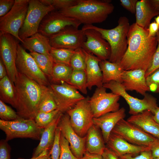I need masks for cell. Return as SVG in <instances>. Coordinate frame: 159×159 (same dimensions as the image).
Wrapping results in <instances>:
<instances>
[{"label":"cell","instance_id":"cell-33","mask_svg":"<svg viewBox=\"0 0 159 159\" xmlns=\"http://www.w3.org/2000/svg\"><path fill=\"white\" fill-rule=\"evenodd\" d=\"M69 85L74 87L82 93L87 94V88L85 72L81 70H73Z\"/></svg>","mask_w":159,"mask_h":159},{"label":"cell","instance_id":"cell-37","mask_svg":"<svg viewBox=\"0 0 159 159\" xmlns=\"http://www.w3.org/2000/svg\"><path fill=\"white\" fill-rule=\"evenodd\" d=\"M0 117L1 120L11 121L19 117L16 112L0 100Z\"/></svg>","mask_w":159,"mask_h":159},{"label":"cell","instance_id":"cell-56","mask_svg":"<svg viewBox=\"0 0 159 159\" xmlns=\"http://www.w3.org/2000/svg\"><path fill=\"white\" fill-rule=\"evenodd\" d=\"M153 159H159V158H153Z\"/></svg>","mask_w":159,"mask_h":159},{"label":"cell","instance_id":"cell-13","mask_svg":"<svg viewBox=\"0 0 159 159\" xmlns=\"http://www.w3.org/2000/svg\"><path fill=\"white\" fill-rule=\"evenodd\" d=\"M16 39L9 33L0 32V58L6 68L8 77L14 84L18 72L16 64L19 44Z\"/></svg>","mask_w":159,"mask_h":159},{"label":"cell","instance_id":"cell-7","mask_svg":"<svg viewBox=\"0 0 159 159\" xmlns=\"http://www.w3.org/2000/svg\"><path fill=\"white\" fill-rule=\"evenodd\" d=\"M112 132L132 144L147 146L151 149L159 143V139L145 132L124 119L118 122Z\"/></svg>","mask_w":159,"mask_h":159},{"label":"cell","instance_id":"cell-32","mask_svg":"<svg viewBox=\"0 0 159 159\" xmlns=\"http://www.w3.org/2000/svg\"><path fill=\"white\" fill-rule=\"evenodd\" d=\"M75 50L65 49L52 48L50 55L54 63L65 64L70 66L71 58Z\"/></svg>","mask_w":159,"mask_h":159},{"label":"cell","instance_id":"cell-57","mask_svg":"<svg viewBox=\"0 0 159 159\" xmlns=\"http://www.w3.org/2000/svg\"></svg>","mask_w":159,"mask_h":159},{"label":"cell","instance_id":"cell-34","mask_svg":"<svg viewBox=\"0 0 159 159\" xmlns=\"http://www.w3.org/2000/svg\"><path fill=\"white\" fill-rule=\"evenodd\" d=\"M57 109V107L53 95L49 87L40 102L38 113L39 112H49Z\"/></svg>","mask_w":159,"mask_h":159},{"label":"cell","instance_id":"cell-19","mask_svg":"<svg viewBox=\"0 0 159 159\" xmlns=\"http://www.w3.org/2000/svg\"><path fill=\"white\" fill-rule=\"evenodd\" d=\"M122 83L125 90L135 91L144 96L150 91L146 80L145 72L141 69L124 70L122 74Z\"/></svg>","mask_w":159,"mask_h":159},{"label":"cell","instance_id":"cell-12","mask_svg":"<svg viewBox=\"0 0 159 159\" xmlns=\"http://www.w3.org/2000/svg\"><path fill=\"white\" fill-rule=\"evenodd\" d=\"M16 64L18 72L41 85L50 86L47 77L41 70L34 58L19 44Z\"/></svg>","mask_w":159,"mask_h":159},{"label":"cell","instance_id":"cell-15","mask_svg":"<svg viewBox=\"0 0 159 159\" xmlns=\"http://www.w3.org/2000/svg\"><path fill=\"white\" fill-rule=\"evenodd\" d=\"M81 23L76 19L65 16L59 11H51L43 18L38 32L48 38L67 27L78 28Z\"/></svg>","mask_w":159,"mask_h":159},{"label":"cell","instance_id":"cell-18","mask_svg":"<svg viewBox=\"0 0 159 159\" xmlns=\"http://www.w3.org/2000/svg\"><path fill=\"white\" fill-rule=\"evenodd\" d=\"M83 30L86 40L84 42L82 48L93 53L101 60L109 59L111 54L110 47L100 33L92 29Z\"/></svg>","mask_w":159,"mask_h":159},{"label":"cell","instance_id":"cell-22","mask_svg":"<svg viewBox=\"0 0 159 159\" xmlns=\"http://www.w3.org/2000/svg\"><path fill=\"white\" fill-rule=\"evenodd\" d=\"M83 49L86 57L87 88L91 90L93 86L97 87L103 86L102 74L99 65L101 60L96 56Z\"/></svg>","mask_w":159,"mask_h":159},{"label":"cell","instance_id":"cell-3","mask_svg":"<svg viewBox=\"0 0 159 159\" xmlns=\"http://www.w3.org/2000/svg\"><path fill=\"white\" fill-rule=\"evenodd\" d=\"M114 9L110 1L78 0L76 5L59 11L65 16L76 19L81 24H92L105 21Z\"/></svg>","mask_w":159,"mask_h":159},{"label":"cell","instance_id":"cell-5","mask_svg":"<svg viewBox=\"0 0 159 159\" xmlns=\"http://www.w3.org/2000/svg\"><path fill=\"white\" fill-rule=\"evenodd\" d=\"M0 128L5 132L7 142L17 138L40 140L44 129L39 127L34 120L20 117L11 121L0 120Z\"/></svg>","mask_w":159,"mask_h":159},{"label":"cell","instance_id":"cell-4","mask_svg":"<svg viewBox=\"0 0 159 159\" xmlns=\"http://www.w3.org/2000/svg\"><path fill=\"white\" fill-rule=\"evenodd\" d=\"M116 27L110 29H103L92 24L85 25L81 29H92L100 32L110 47L111 54L108 61L119 63L127 48V36L130 25L129 19L124 16L120 17Z\"/></svg>","mask_w":159,"mask_h":159},{"label":"cell","instance_id":"cell-41","mask_svg":"<svg viewBox=\"0 0 159 159\" xmlns=\"http://www.w3.org/2000/svg\"><path fill=\"white\" fill-rule=\"evenodd\" d=\"M61 132L57 127L56 129L54 143L51 150L52 159H59L61 148L60 143Z\"/></svg>","mask_w":159,"mask_h":159},{"label":"cell","instance_id":"cell-26","mask_svg":"<svg viewBox=\"0 0 159 159\" xmlns=\"http://www.w3.org/2000/svg\"><path fill=\"white\" fill-rule=\"evenodd\" d=\"M21 43L23 47L30 52L50 56L52 47L49 38L39 32L24 38Z\"/></svg>","mask_w":159,"mask_h":159},{"label":"cell","instance_id":"cell-27","mask_svg":"<svg viewBox=\"0 0 159 159\" xmlns=\"http://www.w3.org/2000/svg\"><path fill=\"white\" fill-rule=\"evenodd\" d=\"M99 128L93 125L88 130L86 135V149L91 153L102 155L106 147Z\"/></svg>","mask_w":159,"mask_h":159},{"label":"cell","instance_id":"cell-35","mask_svg":"<svg viewBox=\"0 0 159 159\" xmlns=\"http://www.w3.org/2000/svg\"><path fill=\"white\" fill-rule=\"evenodd\" d=\"M70 65L73 70H81L85 72L86 57L82 48L75 50L71 59Z\"/></svg>","mask_w":159,"mask_h":159},{"label":"cell","instance_id":"cell-24","mask_svg":"<svg viewBox=\"0 0 159 159\" xmlns=\"http://www.w3.org/2000/svg\"><path fill=\"white\" fill-rule=\"evenodd\" d=\"M63 113L60 112L53 120L42 131L40 142L35 149L32 158L39 156L46 150H51L53 145L55 132Z\"/></svg>","mask_w":159,"mask_h":159},{"label":"cell","instance_id":"cell-30","mask_svg":"<svg viewBox=\"0 0 159 159\" xmlns=\"http://www.w3.org/2000/svg\"><path fill=\"white\" fill-rule=\"evenodd\" d=\"M73 70L70 66L54 63L52 75L49 80L54 83L65 82L69 84Z\"/></svg>","mask_w":159,"mask_h":159},{"label":"cell","instance_id":"cell-2","mask_svg":"<svg viewBox=\"0 0 159 159\" xmlns=\"http://www.w3.org/2000/svg\"><path fill=\"white\" fill-rule=\"evenodd\" d=\"M17 94L15 109L19 117L34 120L49 87L41 85L18 72L14 83Z\"/></svg>","mask_w":159,"mask_h":159},{"label":"cell","instance_id":"cell-53","mask_svg":"<svg viewBox=\"0 0 159 159\" xmlns=\"http://www.w3.org/2000/svg\"><path fill=\"white\" fill-rule=\"evenodd\" d=\"M153 118L155 122L159 125V107L155 110L153 114Z\"/></svg>","mask_w":159,"mask_h":159},{"label":"cell","instance_id":"cell-31","mask_svg":"<svg viewBox=\"0 0 159 159\" xmlns=\"http://www.w3.org/2000/svg\"><path fill=\"white\" fill-rule=\"evenodd\" d=\"M38 67L49 80L52 72L54 62L50 56L35 52H30Z\"/></svg>","mask_w":159,"mask_h":159},{"label":"cell","instance_id":"cell-28","mask_svg":"<svg viewBox=\"0 0 159 159\" xmlns=\"http://www.w3.org/2000/svg\"><path fill=\"white\" fill-rule=\"evenodd\" d=\"M99 65L102 74L104 84L114 81L122 83V74L124 70L119 63H113L108 60H101Z\"/></svg>","mask_w":159,"mask_h":159},{"label":"cell","instance_id":"cell-25","mask_svg":"<svg viewBox=\"0 0 159 159\" xmlns=\"http://www.w3.org/2000/svg\"><path fill=\"white\" fill-rule=\"evenodd\" d=\"M159 15V12L153 6L150 0L138 1L136 7L135 23L139 26L148 29L152 19Z\"/></svg>","mask_w":159,"mask_h":159},{"label":"cell","instance_id":"cell-29","mask_svg":"<svg viewBox=\"0 0 159 159\" xmlns=\"http://www.w3.org/2000/svg\"><path fill=\"white\" fill-rule=\"evenodd\" d=\"M0 100L16 108L17 94L14 84H13L8 75L0 80Z\"/></svg>","mask_w":159,"mask_h":159},{"label":"cell","instance_id":"cell-20","mask_svg":"<svg viewBox=\"0 0 159 159\" xmlns=\"http://www.w3.org/2000/svg\"><path fill=\"white\" fill-rule=\"evenodd\" d=\"M106 143L107 147L114 152L118 157L126 154H137L151 149L148 147L132 144L112 132Z\"/></svg>","mask_w":159,"mask_h":159},{"label":"cell","instance_id":"cell-54","mask_svg":"<svg viewBox=\"0 0 159 159\" xmlns=\"http://www.w3.org/2000/svg\"><path fill=\"white\" fill-rule=\"evenodd\" d=\"M153 6L159 12V0H150Z\"/></svg>","mask_w":159,"mask_h":159},{"label":"cell","instance_id":"cell-40","mask_svg":"<svg viewBox=\"0 0 159 159\" xmlns=\"http://www.w3.org/2000/svg\"><path fill=\"white\" fill-rule=\"evenodd\" d=\"M146 80L150 91L159 93V68L147 77Z\"/></svg>","mask_w":159,"mask_h":159},{"label":"cell","instance_id":"cell-6","mask_svg":"<svg viewBox=\"0 0 159 159\" xmlns=\"http://www.w3.org/2000/svg\"><path fill=\"white\" fill-rule=\"evenodd\" d=\"M103 86L124 98L129 106V113L132 115L138 114L146 110L150 111L153 114L158 107L156 99L153 96L146 93L143 99L135 97L127 92L121 83L112 81L104 84Z\"/></svg>","mask_w":159,"mask_h":159},{"label":"cell","instance_id":"cell-38","mask_svg":"<svg viewBox=\"0 0 159 159\" xmlns=\"http://www.w3.org/2000/svg\"><path fill=\"white\" fill-rule=\"evenodd\" d=\"M78 0H39L43 4L53 6L60 10L76 5Z\"/></svg>","mask_w":159,"mask_h":159},{"label":"cell","instance_id":"cell-10","mask_svg":"<svg viewBox=\"0 0 159 159\" xmlns=\"http://www.w3.org/2000/svg\"><path fill=\"white\" fill-rule=\"evenodd\" d=\"M87 97L78 102L67 113L69 116L71 125L80 137L86 136L89 129L94 125V117Z\"/></svg>","mask_w":159,"mask_h":159},{"label":"cell","instance_id":"cell-45","mask_svg":"<svg viewBox=\"0 0 159 159\" xmlns=\"http://www.w3.org/2000/svg\"><path fill=\"white\" fill-rule=\"evenodd\" d=\"M14 0H0V17L6 14L11 9L15 3Z\"/></svg>","mask_w":159,"mask_h":159},{"label":"cell","instance_id":"cell-50","mask_svg":"<svg viewBox=\"0 0 159 159\" xmlns=\"http://www.w3.org/2000/svg\"><path fill=\"white\" fill-rule=\"evenodd\" d=\"M29 159H52L51 150H46L42 152L39 156Z\"/></svg>","mask_w":159,"mask_h":159},{"label":"cell","instance_id":"cell-42","mask_svg":"<svg viewBox=\"0 0 159 159\" xmlns=\"http://www.w3.org/2000/svg\"><path fill=\"white\" fill-rule=\"evenodd\" d=\"M158 45L153 55L150 66L145 72L146 78L157 69L159 68V30L156 34Z\"/></svg>","mask_w":159,"mask_h":159},{"label":"cell","instance_id":"cell-49","mask_svg":"<svg viewBox=\"0 0 159 159\" xmlns=\"http://www.w3.org/2000/svg\"><path fill=\"white\" fill-rule=\"evenodd\" d=\"M79 159H102V155L90 153L86 151L83 157Z\"/></svg>","mask_w":159,"mask_h":159},{"label":"cell","instance_id":"cell-46","mask_svg":"<svg viewBox=\"0 0 159 159\" xmlns=\"http://www.w3.org/2000/svg\"><path fill=\"white\" fill-rule=\"evenodd\" d=\"M121 5L132 14H135L137 0H120Z\"/></svg>","mask_w":159,"mask_h":159},{"label":"cell","instance_id":"cell-47","mask_svg":"<svg viewBox=\"0 0 159 159\" xmlns=\"http://www.w3.org/2000/svg\"><path fill=\"white\" fill-rule=\"evenodd\" d=\"M148 30L149 37H155L159 30V25L155 21L150 23L148 28Z\"/></svg>","mask_w":159,"mask_h":159},{"label":"cell","instance_id":"cell-43","mask_svg":"<svg viewBox=\"0 0 159 159\" xmlns=\"http://www.w3.org/2000/svg\"><path fill=\"white\" fill-rule=\"evenodd\" d=\"M137 154H126L118 156V159H153L151 150L144 151Z\"/></svg>","mask_w":159,"mask_h":159},{"label":"cell","instance_id":"cell-52","mask_svg":"<svg viewBox=\"0 0 159 159\" xmlns=\"http://www.w3.org/2000/svg\"><path fill=\"white\" fill-rule=\"evenodd\" d=\"M153 158H159V143L151 149Z\"/></svg>","mask_w":159,"mask_h":159},{"label":"cell","instance_id":"cell-16","mask_svg":"<svg viewBox=\"0 0 159 159\" xmlns=\"http://www.w3.org/2000/svg\"><path fill=\"white\" fill-rule=\"evenodd\" d=\"M85 37L82 29L69 26L52 36L49 39L52 47L75 50L82 48Z\"/></svg>","mask_w":159,"mask_h":159},{"label":"cell","instance_id":"cell-55","mask_svg":"<svg viewBox=\"0 0 159 159\" xmlns=\"http://www.w3.org/2000/svg\"><path fill=\"white\" fill-rule=\"evenodd\" d=\"M155 21L159 25V15H158L155 19Z\"/></svg>","mask_w":159,"mask_h":159},{"label":"cell","instance_id":"cell-8","mask_svg":"<svg viewBox=\"0 0 159 159\" xmlns=\"http://www.w3.org/2000/svg\"><path fill=\"white\" fill-rule=\"evenodd\" d=\"M55 10L53 6L44 5L39 0H29L27 14L19 32L20 38L22 40L38 33L43 18L49 13Z\"/></svg>","mask_w":159,"mask_h":159},{"label":"cell","instance_id":"cell-21","mask_svg":"<svg viewBox=\"0 0 159 159\" xmlns=\"http://www.w3.org/2000/svg\"><path fill=\"white\" fill-rule=\"evenodd\" d=\"M125 115V110L124 107H122L116 111L93 118L94 125L101 129L105 143L107 142L115 126L120 120L124 119Z\"/></svg>","mask_w":159,"mask_h":159},{"label":"cell","instance_id":"cell-51","mask_svg":"<svg viewBox=\"0 0 159 159\" xmlns=\"http://www.w3.org/2000/svg\"><path fill=\"white\" fill-rule=\"evenodd\" d=\"M7 75L5 66L1 58L0 59V79Z\"/></svg>","mask_w":159,"mask_h":159},{"label":"cell","instance_id":"cell-9","mask_svg":"<svg viewBox=\"0 0 159 159\" xmlns=\"http://www.w3.org/2000/svg\"><path fill=\"white\" fill-rule=\"evenodd\" d=\"M29 0H15L10 10L0 18V31L9 33L21 42L19 31L24 22L28 11Z\"/></svg>","mask_w":159,"mask_h":159},{"label":"cell","instance_id":"cell-14","mask_svg":"<svg viewBox=\"0 0 159 159\" xmlns=\"http://www.w3.org/2000/svg\"><path fill=\"white\" fill-rule=\"evenodd\" d=\"M57 104V109L64 114L72 108L78 102L85 99L74 87L65 82L52 83L49 86Z\"/></svg>","mask_w":159,"mask_h":159},{"label":"cell","instance_id":"cell-23","mask_svg":"<svg viewBox=\"0 0 159 159\" xmlns=\"http://www.w3.org/2000/svg\"><path fill=\"white\" fill-rule=\"evenodd\" d=\"M145 132L159 139V125L154 120L153 114L148 110L132 115L127 120Z\"/></svg>","mask_w":159,"mask_h":159},{"label":"cell","instance_id":"cell-11","mask_svg":"<svg viewBox=\"0 0 159 159\" xmlns=\"http://www.w3.org/2000/svg\"><path fill=\"white\" fill-rule=\"evenodd\" d=\"M120 97L112 92H107L106 88L103 86L97 87L89 100L94 118L119 110L120 105L118 101Z\"/></svg>","mask_w":159,"mask_h":159},{"label":"cell","instance_id":"cell-17","mask_svg":"<svg viewBox=\"0 0 159 159\" xmlns=\"http://www.w3.org/2000/svg\"><path fill=\"white\" fill-rule=\"evenodd\" d=\"M57 127L68 142L74 155L78 159L82 158L86 151V136L80 137L76 133L72 126L69 116L67 113L63 114Z\"/></svg>","mask_w":159,"mask_h":159},{"label":"cell","instance_id":"cell-36","mask_svg":"<svg viewBox=\"0 0 159 159\" xmlns=\"http://www.w3.org/2000/svg\"><path fill=\"white\" fill-rule=\"evenodd\" d=\"M59 112L57 109L49 112H38L34 120L39 127L44 129L51 123Z\"/></svg>","mask_w":159,"mask_h":159},{"label":"cell","instance_id":"cell-44","mask_svg":"<svg viewBox=\"0 0 159 159\" xmlns=\"http://www.w3.org/2000/svg\"><path fill=\"white\" fill-rule=\"evenodd\" d=\"M10 147L5 140L0 141V159H10Z\"/></svg>","mask_w":159,"mask_h":159},{"label":"cell","instance_id":"cell-1","mask_svg":"<svg viewBox=\"0 0 159 159\" xmlns=\"http://www.w3.org/2000/svg\"><path fill=\"white\" fill-rule=\"evenodd\" d=\"M127 39V48L119 63L120 66L124 70L141 69L145 72L157 47L156 37H149L148 28L134 23L130 26Z\"/></svg>","mask_w":159,"mask_h":159},{"label":"cell","instance_id":"cell-48","mask_svg":"<svg viewBox=\"0 0 159 159\" xmlns=\"http://www.w3.org/2000/svg\"><path fill=\"white\" fill-rule=\"evenodd\" d=\"M102 155V159H118L116 154L107 147H106Z\"/></svg>","mask_w":159,"mask_h":159},{"label":"cell","instance_id":"cell-39","mask_svg":"<svg viewBox=\"0 0 159 159\" xmlns=\"http://www.w3.org/2000/svg\"><path fill=\"white\" fill-rule=\"evenodd\" d=\"M60 143L61 151L59 159H79L73 154L68 142L61 133Z\"/></svg>","mask_w":159,"mask_h":159}]
</instances>
